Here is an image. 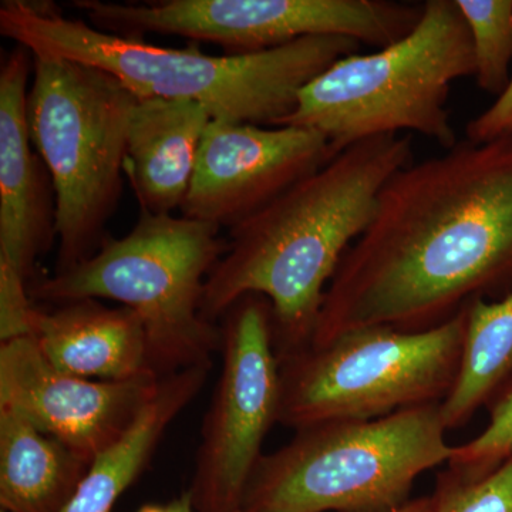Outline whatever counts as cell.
Instances as JSON below:
<instances>
[{"mask_svg":"<svg viewBox=\"0 0 512 512\" xmlns=\"http://www.w3.org/2000/svg\"><path fill=\"white\" fill-rule=\"evenodd\" d=\"M512 291V138L458 141L387 181L326 289L311 345L366 326L420 332Z\"/></svg>","mask_w":512,"mask_h":512,"instance_id":"obj_1","label":"cell"},{"mask_svg":"<svg viewBox=\"0 0 512 512\" xmlns=\"http://www.w3.org/2000/svg\"><path fill=\"white\" fill-rule=\"evenodd\" d=\"M412 141V134H387L352 144L229 229L202 316L215 323L242 296L258 293L271 303L278 362L308 348L340 261L369 227L384 185L413 163Z\"/></svg>","mask_w":512,"mask_h":512,"instance_id":"obj_2","label":"cell"},{"mask_svg":"<svg viewBox=\"0 0 512 512\" xmlns=\"http://www.w3.org/2000/svg\"><path fill=\"white\" fill-rule=\"evenodd\" d=\"M0 33L33 56L97 67L138 97L192 101L214 120L266 127H278L295 110L306 84L362 49L349 37L312 36L262 52L211 56L104 32L66 18L52 3L28 0L2 2Z\"/></svg>","mask_w":512,"mask_h":512,"instance_id":"obj_3","label":"cell"},{"mask_svg":"<svg viewBox=\"0 0 512 512\" xmlns=\"http://www.w3.org/2000/svg\"><path fill=\"white\" fill-rule=\"evenodd\" d=\"M220 227L173 214L140 211L120 239L73 268L33 282L35 301L109 299L131 309L146 329L151 366L164 377L212 362L221 350V326L202 316L205 284L227 249Z\"/></svg>","mask_w":512,"mask_h":512,"instance_id":"obj_4","label":"cell"},{"mask_svg":"<svg viewBox=\"0 0 512 512\" xmlns=\"http://www.w3.org/2000/svg\"><path fill=\"white\" fill-rule=\"evenodd\" d=\"M474 77L470 30L456 0H427L416 28L393 45L342 57L306 84L279 126L311 128L336 151L367 138L419 133L458 143L446 109L451 84Z\"/></svg>","mask_w":512,"mask_h":512,"instance_id":"obj_5","label":"cell"},{"mask_svg":"<svg viewBox=\"0 0 512 512\" xmlns=\"http://www.w3.org/2000/svg\"><path fill=\"white\" fill-rule=\"evenodd\" d=\"M295 431L256 464L242 511L394 512L409 503L414 481L448 463L454 448L440 403Z\"/></svg>","mask_w":512,"mask_h":512,"instance_id":"obj_6","label":"cell"},{"mask_svg":"<svg viewBox=\"0 0 512 512\" xmlns=\"http://www.w3.org/2000/svg\"><path fill=\"white\" fill-rule=\"evenodd\" d=\"M33 56V55H32ZM30 141L56 197V274L99 251L126 177L127 128L138 96L97 67L33 56Z\"/></svg>","mask_w":512,"mask_h":512,"instance_id":"obj_7","label":"cell"},{"mask_svg":"<svg viewBox=\"0 0 512 512\" xmlns=\"http://www.w3.org/2000/svg\"><path fill=\"white\" fill-rule=\"evenodd\" d=\"M466 323L464 308L420 332L366 326L285 357L278 423L299 430L443 402L460 367Z\"/></svg>","mask_w":512,"mask_h":512,"instance_id":"obj_8","label":"cell"},{"mask_svg":"<svg viewBox=\"0 0 512 512\" xmlns=\"http://www.w3.org/2000/svg\"><path fill=\"white\" fill-rule=\"evenodd\" d=\"M94 28L120 36H183L231 55L275 49L312 36H342L383 49L409 35L424 5L390 0H161L76 2Z\"/></svg>","mask_w":512,"mask_h":512,"instance_id":"obj_9","label":"cell"},{"mask_svg":"<svg viewBox=\"0 0 512 512\" xmlns=\"http://www.w3.org/2000/svg\"><path fill=\"white\" fill-rule=\"evenodd\" d=\"M222 369L202 424L190 490L195 512L241 510L261 460L266 434L278 423L281 372L265 296L249 293L222 316Z\"/></svg>","mask_w":512,"mask_h":512,"instance_id":"obj_10","label":"cell"},{"mask_svg":"<svg viewBox=\"0 0 512 512\" xmlns=\"http://www.w3.org/2000/svg\"><path fill=\"white\" fill-rule=\"evenodd\" d=\"M338 154L311 128L212 119L181 215L231 229Z\"/></svg>","mask_w":512,"mask_h":512,"instance_id":"obj_11","label":"cell"},{"mask_svg":"<svg viewBox=\"0 0 512 512\" xmlns=\"http://www.w3.org/2000/svg\"><path fill=\"white\" fill-rule=\"evenodd\" d=\"M160 382L156 375L123 382L66 375L47 362L33 338L0 346V406L18 410L92 463L134 426Z\"/></svg>","mask_w":512,"mask_h":512,"instance_id":"obj_12","label":"cell"},{"mask_svg":"<svg viewBox=\"0 0 512 512\" xmlns=\"http://www.w3.org/2000/svg\"><path fill=\"white\" fill-rule=\"evenodd\" d=\"M33 56L18 46L0 69V256L26 281L57 238L52 178L30 141L29 79Z\"/></svg>","mask_w":512,"mask_h":512,"instance_id":"obj_13","label":"cell"},{"mask_svg":"<svg viewBox=\"0 0 512 512\" xmlns=\"http://www.w3.org/2000/svg\"><path fill=\"white\" fill-rule=\"evenodd\" d=\"M32 338L47 362L66 375L107 382L158 376L143 322L124 306L84 299L39 311Z\"/></svg>","mask_w":512,"mask_h":512,"instance_id":"obj_14","label":"cell"},{"mask_svg":"<svg viewBox=\"0 0 512 512\" xmlns=\"http://www.w3.org/2000/svg\"><path fill=\"white\" fill-rule=\"evenodd\" d=\"M212 117L192 101L138 97L127 128L126 177L140 211L181 210Z\"/></svg>","mask_w":512,"mask_h":512,"instance_id":"obj_15","label":"cell"},{"mask_svg":"<svg viewBox=\"0 0 512 512\" xmlns=\"http://www.w3.org/2000/svg\"><path fill=\"white\" fill-rule=\"evenodd\" d=\"M92 461L0 406V505L8 512H62Z\"/></svg>","mask_w":512,"mask_h":512,"instance_id":"obj_16","label":"cell"},{"mask_svg":"<svg viewBox=\"0 0 512 512\" xmlns=\"http://www.w3.org/2000/svg\"><path fill=\"white\" fill-rule=\"evenodd\" d=\"M211 369L208 362L161 377L156 397L123 439L94 458L62 512H113L121 494L147 467L168 426L200 393Z\"/></svg>","mask_w":512,"mask_h":512,"instance_id":"obj_17","label":"cell"},{"mask_svg":"<svg viewBox=\"0 0 512 512\" xmlns=\"http://www.w3.org/2000/svg\"><path fill=\"white\" fill-rule=\"evenodd\" d=\"M466 311L460 367L440 403L447 431L464 426L478 410L490 406L512 379V291L497 301L474 299Z\"/></svg>","mask_w":512,"mask_h":512,"instance_id":"obj_18","label":"cell"},{"mask_svg":"<svg viewBox=\"0 0 512 512\" xmlns=\"http://www.w3.org/2000/svg\"><path fill=\"white\" fill-rule=\"evenodd\" d=\"M470 30L474 79L483 92L500 96L512 74V0H456Z\"/></svg>","mask_w":512,"mask_h":512,"instance_id":"obj_19","label":"cell"},{"mask_svg":"<svg viewBox=\"0 0 512 512\" xmlns=\"http://www.w3.org/2000/svg\"><path fill=\"white\" fill-rule=\"evenodd\" d=\"M430 500V512H512V457L485 474L448 467Z\"/></svg>","mask_w":512,"mask_h":512,"instance_id":"obj_20","label":"cell"},{"mask_svg":"<svg viewBox=\"0 0 512 512\" xmlns=\"http://www.w3.org/2000/svg\"><path fill=\"white\" fill-rule=\"evenodd\" d=\"M490 421L473 440L454 446L448 467L485 474L512 457V379L488 406Z\"/></svg>","mask_w":512,"mask_h":512,"instance_id":"obj_21","label":"cell"},{"mask_svg":"<svg viewBox=\"0 0 512 512\" xmlns=\"http://www.w3.org/2000/svg\"><path fill=\"white\" fill-rule=\"evenodd\" d=\"M39 309L32 305L29 282L0 256V340L32 338Z\"/></svg>","mask_w":512,"mask_h":512,"instance_id":"obj_22","label":"cell"},{"mask_svg":"<svg viewBox=\"0 0 512 512\" xmlns=\"http://www.w3.org/2000/svg\"><path fill=\"white\" fill-rule=\"evenodd\" d=\"M466 138L473 143L512 138V77L494 103L467 124Z\"/></svg>","mask_w":512,"mask_h":512,"instance_id":"obj_23","label":"cell"},{"mask_svg":"<svg viewBox=\"0 0 512 512\" xmlns=\"http://www.w3.org/2000/svg\"><path fill=\"white\" fill-rule=\"evenodd\" d=\"M138 512H195L190 491L168 501L167 504H148L141 507Z\"/></svg>","mask_w":512,"mask_h":512,"instance_id":"obj_24","label":"cell"},{"mask_svg":"<svg viewBox=\"0 0 512 512\" xmlns=\"http://www.w3.org/2000/svg\"><path fill=\"white\" fill-rule=\"evenodd\" d=\"M431 500L430 497H421L417 500H410L409 503L400 508V510L394 512H430ZM235 512H245L238 510Z\"/></svg>","mask_w":512,"mask_h":512,"instance_id":"obj_25","label":"cell"},{"mask_svg":"<svg viewBox=\"0 0 512 512\" xmlns=\"http://www.w3.org/2000/svg\"><path fill=\"white\" fill-rule=\"evenodd\" d=\"M2 512H8V511H3V510H2Z\"/></svg>","mask_w":512,"mask_h":512,"instance_id":"obj_26","label":"cell"}]
</instances>
